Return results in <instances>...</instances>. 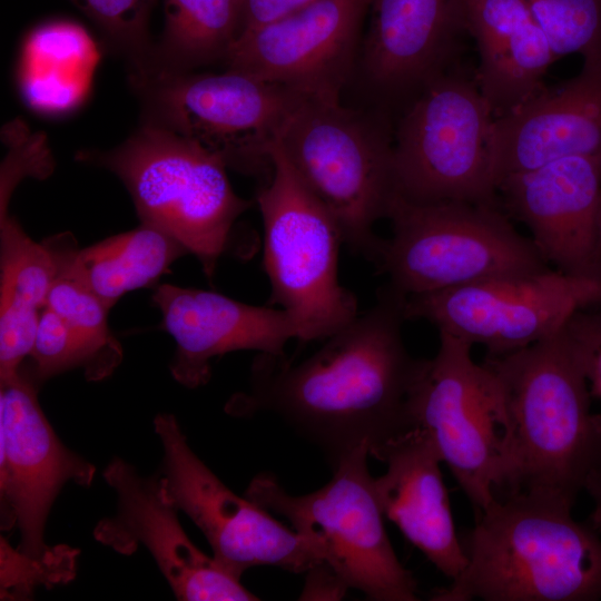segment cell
I'll return each mask as SVG.
<instances>
[{
  "label": "cell",
  "instance_id": "obj_13",
  "mask_svg": "<svg viewBox=\"0 0 601 601\" xmlns=\"http://www.w3.org/2000/svg\"><path fill=\"white\" fill-rule=\"evenodd\" d=\"M600 304V283L551 268L411 295L404 315L497 356L555 334L574 312Z\"/></svg>",
  "mask_w": 601,
  "mask_h": 601
},
{
  "label": "cell",
  "instance_id": "obj_10",
  "mask_svg": "<svg viewBox=\"0 0 601 601\" xmlns=\"http://www.w3.org/2000/svg\"><path fill=\"white\" fill-rule=\"evenodd\" d=\"M368 455L365 444L345 453L332 465L329 482L308 494L292 495L272 475L260 474L245 495L319 541L325 565L346 589L375 601H416V581L398 561L384 528Z\"/></svg>",
  "mask_w": 601,
  "mask_h": 601
},
{
  "label": "cell",
  "instance_id": "obj_24",
  "mask_svg": "<svg viewBox=\"0 0 601 601\" xmlns=\"http://www.w3.org/2000/svg\"><path fill=\"white\" fill-rule=\"evenodd\" d=\"M57 263L43 243L32 240L10 217L0 215V383L19 374L29 357Z\"/></svg>",
  "mask_w": 601,
  "mask_h": 601
},
{
  "label": "cell",
  "instance_id": "obj_9",
  "mask_svg": "<svg viewBox=\"0 0 601 601\" xmlns=\"http://www.w3.org/2000/svg\"><path fill=\"white\" fill-rule=\"evenodd\" d=\"M146 122L170 130L246 175L268 174L269 151L304 96L247 72H131Z\"/></svg>",
  "mask_w": 601,
  "mask_h": 601
},
{
  "label": "cell",
  "instance_id": "obj_4",
  "mask_svg": "<svg viewBox=\"0 0 601 601\" xmlns=\"http://www.w3.org/2000/svg\"><path fill=\"white\" fill-rule=\"evenodd\" d=\"M79 161L115 174L142 224L180 243L208 279L227 250L236 220L250 207L234 191L225 162L170 130L142 121L110 150H83Z\"/></svg>",
  "mask_w": 601,
  "mask_h": 601
},
{
  "label": "cell",
  "instance_id": "obj_18",
  "mask_svg": "<svg viewBox=\"0 0 601 601\" xmlns=\"http://www.w3.org/2000/svg\"><path fill=\"white\" fill-rule=\"evenodd\" d=\"M152 302L161 313V327L176 343L170 373L188 388L209 381L216 356L234 351L283 356L286 343L297 339L282 308L245 304L214 290L162 284Z\"/></svg>",
  "mask_w": 601,
  "mask_h": 601
},
{
  "label": "cell",
  "instance_id": "obj_2",
  "mask_svg": "<svg viewBox=\"0 0 601 601\" xmlns=\"http://www.w3.org/2000/svg\"><path fill=\"white\" fill-rule=\"evenodd\" d=\"M505 412L504 456L496 495L552 494L574 505L601 471V414L562 328L529 346L486 355Z\"/></svg>",
  "mask_w": 601,
  "mask_h": 601
},
{
  "label": "cell",
  "instance_id": "obj_12",
  "mask_svg": "<svg viewBox=\"0 0 601 601\" xmlns=\"http://www.w3.org/2000/svg\"><path fill=\"white\" fill-rule=\"evenodd\" d=\"M154 427L162 449L160 472L173 500L203 532L226 571L240 579L257 565L295 573L325 565L319 541L227 487L188 445L175 415L158 414Z\"/></svg>",
  "mask_w": 601,
  "mask_h": 601
},
{
  "label": "cell",
  "instance_id": "obj_7",
  "mask_svg": "<svg viewBox=\"0 0 601 601\" xmlns=\"http://www.w3.org/2000/svg\"><path fill=\"white\" fill-rule=\"evenodd\" d=\"M269 156L272 175L256 194L270 284L267 305L287 313L300 343L323 341L358 315L355 295L338 280L341 229L276 142Z\"/></svg>",
  "mask_w": 601,
  "mask_h": 601
},
{
  "label": "cell",
  "instance_id": "obj_11",
  "mask_svg": "<svg viewBox=\"0 0 601 601\" xmlns=\"http://www.w3.org/2000/svg\"><path fill=\"white\" fill-rule=\"evenodd\" d=\"M439 336L435 356L421 359L411 390V422L430 436L479 514L495 499L501 477L503 401L491 371L473 359V345L446 333Z\"/></svg>",
  "mask_w": 601,
  "mask_h": 601
},
{
  "label": "cell",
  "instance_id": "obj_22",
  "mask_svg": "<svg viewBox=\"0 0 601 601\" xmlns=\"http://www.w3.org/2000/svg\"><path fill=\"white\" fill-rule=\"evenodd\" d=\"M466 28L479 52L475 81L495 118L543 90L558 58L525 0H466Z\"/></svg>",
  "mask_w": 601,
  "mask_h": 601
},
{
  "label": "cell",
  "instance_id": "obj_6",
  "mask_svg": "<svg viewBox=\"0 0 601 601\" xmlns=\"http://www.w3.org/2000/svg\"><path fill=\"white\" fill-rule=\"evenodd\" d=\"M376 262L405 296L551 269L496 203H415L395 194Z\"/></svg>",
  "mask_w": 601,
  "mask_h": 601
},
{
  "label": "cell",
  "instance_id": "obj_20",
  "mask_svg": "<svg viewBox=\"0 0 601 601\" xmlns=\"http://www.w3.org/2000/svg\"><path fill=\"white\" fill-rule=\"evenodd\" d=\"M363 63L386 97L410 100L447 70L466 28V0H368ZM408 100V101H410Z\"/></svg>",
  "mask_w": 601,
  "mask_h": 601
},
{
  "label": "cell",
  "instance_id": "obj_25",
  "mask_svg": "<svg viewBox=\"0 0 601 601\" xmlns=\"http://www.w3.org/2000/svg\"><path fill=\"white\" fill-rule=\"evenodd\" d=\"M162 2L165 28L147 70L191 71L225 60L243 29L242 0Z\"/></svg>",
  "mask_w": 601,
  "mask_h": 601
},
{
  "label": "cell",
  "instance_id": "obj_19",
  "mask_svg": "<svg viewBox=\"0 0 601 601\" xmlns=\"http://www.w3.org/2000/svg\"><path fill=\"white\" fill-rule=\"evenodd\" d=\"M495 181L574 156L601 158V50L579 75L495 118Z\"/></svg>",
  "mask_w": 601,
  "mask_h": 601
},
{
  "label": "cell",
  "instance_id": "obj_17",
  "mask_svg": "<svg viewBox=\"0 0 601 601\" xmlns=\"http://www.w3.org/2000/svg\"><path fill=\"white\" fill-rule=\"evenodd\" d=\"M497 194L549 266L601 284V158L550 161L504 178Z\"/></svg>",
  "mask_w": 601,
  "mask_h": 601
},
{
  "label": "cell",
  "instance_id": "obj_28",
  "mask_svg": "<svg viewBox=\"0 0 601 601\" xmlns=\"http://www.w3.org/2000/svg\"><path fill=\"white\" fill-rule=\"evenodd\" d=\"M105 32L114 49L130 62L131 72L147 70L154 47L148 19L156 0H71Z\"/></svg>",
  "mask_w": 601,
  "mask_h": 601
},
{
  "label": "cell",
  "instance_id": "obj_23",
  "mask_svg": "<svg viewBox=\"0 0 601 601\" xmlns=\"http://www.w3.org/2000/svg\"><path fill=\"white\" fill-rule=\"evenodd\" d=\"M42 243L108 311L128 292L155 284L188 254L175 238L142 223L85 248L70 233Z\"/></svg>",
  "mask_w": 601,
  "mask_h": 601
},
{
  "label": "cell",
  "instance_id": "obj_16",
  "mask_svg": "<svg viewBox=\"0 0 601 601\" xmlns=\"http://www.w3.org/2000/svg\"><path fill=\"white\" fill-rule=\"evenodd\" d=\"M367 7L368 0H317L242 31L225 62L305 97L339 98Z\"/></svg>",
  "mask_w": 601,
  "mask_h": 601
},
{
  "label": "cell",
  "instance_id": "obj_3",
  "mask_svg": "<svg viewBox=\"0 0 601 601\" xmlns=\"http://www.w3.org/2000/svg\"><path fill=\"white\" fill-rule=\"evenodd\" d=\"M549 493L496 495L461 540L467 562L433 601L601 600V535Z\"/></svg>",
  "mask_w": 601,
  "mask_h": 601
},
{
  "label": "cell",
  "instance_id": "obj_5",
  "mask_svg": "<svg viewBox=\"0 0 601 601\" xmlns=\"http://www.w3.org/2000/svg\"><path fill=\"white\" fill-rule=\"evenodd\" d=\"M276 144L333 216L343 243L376 264L384 239L374 225L387 216L396 194L386 127L344 107L339 98L304 96Z\"/></svg>",
  "mask_w": 601,
  "mask_h": 601
},
{
  "label": "cell",
  "instance_id": "obj_29",
  "mask_svg": "<svg viewBox=\"0 0 601 601\" xmlns=\"http://www.w3.org/2000/svg\"><path fill=\"white\" fill-rule=\"evenodd\" d=\"M28 358L31 364L22 367L38 386L75 368H81L87 378L91 370V359L83 344L48 306L41 311Z\"/></svg>",
  "mask_w": 601,
  "mask_h": 601
},
{
  "label": "cell",
  "instance_id": "obj_32",
  "mask_svg": "<svg viewBox=\"0 0 601 601\" xmlns=\"http://www.w3.org/2000/svg\"><path fill=\"white\" fill-rule=\"evenodd\" d=\"M593 500V510L587 522L601 535V471L588 482L585 490Z\"/></svg>",
  "mask_w": 601,
  "mask_h": 601
},
{
  "label": "cell",
  "instance_id": "obj_30",
  "mask_svg": "<svg viewBox=\"0 0 601 601\" xmlns=\"http://www.w3.org/2000/svg\"><path fill=\"white\" fill-rule=\"evenodd\" d=\"M562 331L581 365L591 397L601 400V309H578Z\"/></svg>",
  "mask_w": 601,
  "mask_h": 601
},
{
  "label": "cell",
  "instance_id": "obj_14",
  "mask_svg": "<svg viewBox=\"0 0 601 601\" xmlns=\"http://www.w3.org/2000/svg\"><path fill=\"white\" fill-rule=\"evenodd\" d=\"M38 391L23 367L0 383V503L1 529L20 532L16 552L46 571L58 559L45 542L51 506L68 482L89 486L96 469L60 441Z\"/></svg>",
  "mask_w": 601,
  "mask_h": 601
},
{
  "label": "cell",
  "instance_id": "obj_31",
  "mask_svg": "<svg viewBox=\"0 0 601 601\" xmlns=\"http://www.w3.org/2000/svg\"><path fill=\"white\" fill-rule=\"evenodd\" d=\"M243 29L242 31L259 27L297 10H300L317 0H242Z\"/></svg>",
  "mask_w": 601,
  "mask_h": 601
},
{
  "label": "cell",
  "instance_id": "obj_27",
  "mask_svg": "<svg viewBox=\"0 0 601 601\" xmlns=\"http://www.w3.org/2000/svg\"><path fill=\"white\" fill-rule=\"evenodd\" d=\"M556 56L601 50V0H525Z\"/></svg>",
  "mask_w": 601,
  "mask_h": 601
},
{
  "label": "cell",
  "instance_id": "obj_8",
  "mask_svg": "<svg viewBox=\"0 0 601 601\" xmlns=\"http://www.w3.org/2000/svg\"><path fill=\"white\" fill-rule=\"evenodd\" d=\"M494 127L475 80L449 70L430 80L394 132L396 194L415 203H496Z\"/></svg>",
  "mask_w": 601,
  "mask_h": 601
},
{
  "label": "cell",
  "instance_id": "obj_15",
  "mask_svg": "<svg viewBox=\"0 0 601 601\" xmlns=\"http://www.w3.org/2000/svg\"><path fill=\"white\" fill-rule=\"evenodd\" d=\"M102 475L116 493V511L95 528L98 542L121 554L145 546L178 600H258L188 538L160 471L142 475L114 457Z\"/></svg>",
  "mask_w": 601,
  "mask_h": 601
},
{
  "label": "cell",
  "instance_id": "obj_21",
  "mask_svg": "<svg viewBox=\"0 0 601 601\" xmlns=\"http://www.w3.org/2000/svg\"><path fill=\"white\" fill-rule=\"evenodd\" d=\"M386 465L374 477V490L384 516L400 529L427 560L453 580L467 559L451 512L442 479L441 457L425 431L414 426L370 454Z\"/></svg>",
  "mask_w": 601,
  "mask_h": 601
},
{
  "label": "cell",
  "instance_id": "obj_26",
  "mask_svg": "<svg viewBox=\"0 0 601 601\" xmlns=\"http://www.w3.org/2000/svg\"><path fill=\"white\" fill-rule=\"evenodd\" d=\"M52 256L57 263V276L46 306L65 322L88 351L91 370L87 381H101L110 376L122 361L121 345L108 326L109 311L53 254Z\"/></svg>",
  "mask_w": 601,
  "mask_h": 601
},
{
  "label": "cell",
  "instance_id": "obj_33",
  "mask_svg": "<svg viewBox=\"0 0 601 601\" xmlns=\"http://www.w3.org/2000/svg\"><path fill=\"white\" fill-rule=\"evenodd\" d=\"M600 247H601V228H600Z\"/></svg>",
  "mask_w": 601,
  "mask_h": 601
},
{
  "label": "cell",
  "instance_id": "obj_1",
  "mask_svg": "<svg viewBox=\"0 0 601 601\" xmlns=\"http://www.w3.org/2000/svg\"><path fill=\"white\" fill-rule=\"evenodd\" d=\"M406 297L388 284L364 314L326 338L308 358L262 354L249 387L226 405L234 416L269 412L318 445L332 465L359 445L373 450L410 428V394L421 359L402 327Z\"/></svg>",
  "mask_w": 601,
  "mask_h": 601
}]
</instances>
